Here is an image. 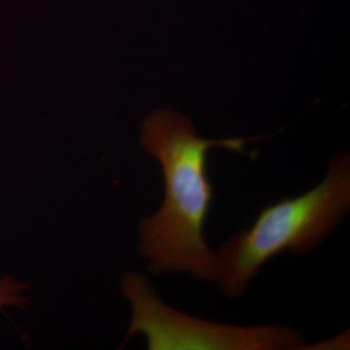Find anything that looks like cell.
<instances>
[{"label":"cell","mask_w":350,"mask_h":350,"mask_svg":"<svg viewBox=\"0 0 350 350\" xmlns=\"http://www.w3.org/2000/svg\"><path fill=\"white\" fill-rule=\"evenodd\" d=\"M250 138L205 139L183 113L161 108L148 114L139 142L160 163L165 196L159 212L138 225V253L153 275L189 273L205 282L217 278V254L204 238L214 192L206 174L208 152L244 153Z\"/></svg>","instance_id":"1"},{"label":"cell","mask_w":350,"mask_h":350,"mask_svg":"<svg viewBox=\"0 0 350 350\" xmlns=\"http://www.w3.org/2000/svg\"><path fill=\"white\" fill-rule=\"evenodd\" d=\"M120 286L133 309L126 340L140 334L150 350L308 349L300 334L289 327L221 325L178 312L135 271L121 276Z\"/></svg>","instance_id":"3"},{"label":"cell","mask_w":350,"mask_h":350,"mask_svg":"<svg viewBox=\"0 0 350 350\" xmlns=\"http://www.w3.org/2000/svg\"><path fill=\"white\" fill-rule=\"evenodd\" d=\"M26 289L27 286L25 283L17 282L11 276H3L0 279V308L24 306L27 301Z\"/></svg>","instance_id":"4"},{"label":"cell","mask_w":350,"mask_h":350,"mask_svg":"<svg viewBox=\"0 0 350 350\" xmlns=\"http://www.w3.org/2000/svg\"><path fill=\"white\" fill-rule=\"evenodd\" d=\"M350 209V156L338 153L325 179L296 198L261 209L250 228L239 231L217 254V278L230 299L241 296L261 267L291 250L306 254L323 241Z\"/></svg>","instance_id":"2"}]
</instances>
